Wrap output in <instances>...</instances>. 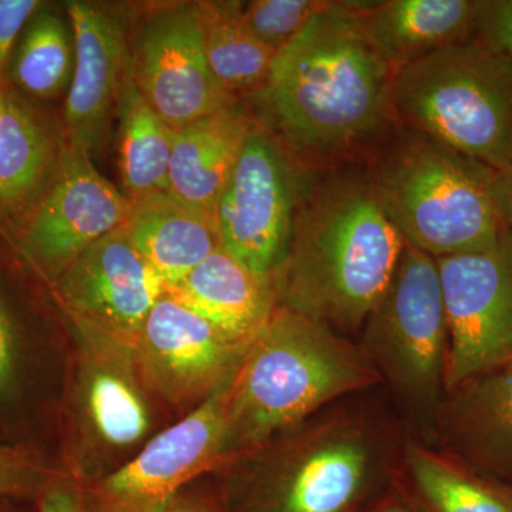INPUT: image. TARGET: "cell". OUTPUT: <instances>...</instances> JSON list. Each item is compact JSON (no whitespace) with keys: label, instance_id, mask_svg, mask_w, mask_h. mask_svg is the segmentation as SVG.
<instances>
[{"label":"cell","instance_id":"obj_36","mask_svg":"<svg viewBox=\"0 0 512 512\" xmlns=\"http://www.w3.org/2000/svg\"><path fill=\"white\" fill-rule=\"evenodd\" d=\"M3 89H5V87H3ZM3 89H0V113H2V90Z\"/></svg>","mask_w":512,"mask_h":512},{"label":"cell","instance_id":"obj_24","mask_svg":"<svg viewBox=\"0 0 512 512\" xmlns=\"http://www.w3.org/2000/svg\"><path fill=\"white\" fill-rule=\"evenodd\" d=\"M116 154L121 191L131 202L168 191L175 130L144 99L131 79L121 80L116 103Z\"/></svg>","mask_w":512,"mask_h":512},{"label":"cell","instance_id":"obj_4","mask_svg":"<svg viewBox=\"0 0 512 512\" xmlns=\"http://www.w3.org/2000/svg\"><path fill=\"white\" fill-rule=\"evenodd\" d=\"M402 443L376 410L332 404L242 457L255 512H352L399 467Z\"/></svg>","mask_w":512,"mask_h":512},{"label":"cell","instance_id":"obj_21","mask_svg":"<svg viewBox=\"0 0 512 512\" xmlns=\"http://www.w3.org/2000/svg\"><path fill=\"white\" fill-rule=\"evenodd\" d=\"M370 43L392 66L476 35L478 0L357 2Z\"/></svg>","mask_w":512,"mask_h":512},{"label":"cell","instance_id":"obj_15","mask_svg":"<svg viewBox=\"0 0 512 512\" xmlns=\"http://www.w3.org/2000/svg\"><path fill=\"white\" fill-rule=\"evenodd\" d=\"M63 5L72 23L76 66L60 123L67 144L94 161L106 151L116 119L133 6L97 0H67Z\"/></svg>","mask_w":512,"mask_h":512},{"label":"cell","instance_id":"obj_32","mask_svg":"<svg viewBox=\"0 0 512 512\" xmlns=\"http://www.w3.org/2000/svg\"><path fill=\"white\" fill-rule=\"evenodd\" d=\"M37 512H89L80 477L73 471L50 474L39 493Z\"/></svg>","mask_w":512,"mask_h":512},{"label":"cell","instance_id":"obj_3","mask_svg":"<svg viewBox=\"0 0 512 512\" xmlns=\"http://www.w3.org/2000/svg\"><path fill=\"white\" fill-rule=\"evenodd\" d=\"M380 383L357 343L318 320L276 306L229 383L224 466Z\"/></svg>","mask_w":512,"mask_h":512},{"label":"cell","instance_id":"obj_20","mask_svg":"<svg viewBox=\"0 0 512 512\" xmlns=\"http://www.w3.org/2000/svg\"><path fill=\"white\" fill-rule=\"evenodd\" d=\"M255 121L235 99L175 131L168 191L214 217Z\"/></svg>","mask_w":512,"mask_h":512},{"label":"cell","instance_id":"obj_11","mask_svg":"<svg viewBox=\"0 0 512 512\" xmlns=\"http://www.w3.org/2000/svg\"><path fill=\"white\" fill-rule=\"evenodd\" d=\"M446 308V390L512 359V231L483 251L436 259Z\"/></svg>","mask_w":512,"mask_h":512},{"label":"cell","instance_id":"obj_28","mask_svg":"<svg viewBox=\"0 0 512 512\" xmlns=\"http://www.w3.org/2000/svg\"><path fill=\"white\" fill-rule=\"evenodd\" d=\"M325 3L323 0H249L241 2V16L252 35L278 53L305 29Z\"/></svg>","mask_w":512,"mask_h":512},{"label":"cell","instance_id":"obj_18","mask_svg":"<svg viewBox=\"0 0 512 512\" xmlns=\"http://www.w3.org/2000/svg\"><path fill=\"white\" fill-rule=\"evenodd\" d=\"M66 137L45 106L8 86L0 113V237L13 244L55 180Z\"/></svg>","mask_w":512,"mask_h":512},{"label":"cell","instance_id":"obj_13","mask_svg":"<svg viewBox=\"0 0 512 512\" xmlns=\"http://www.w3.org/2000/svg\"><path fill=\"white\" fill-rule=\"evenodd\" d=\"M67 320L79 343L72 397L79 450L84 460L116 456L140 443L153 424L150 392L134 346L79 320Z\"/></svg>","mask_w":512,"mask_h":512},{"label":"cell","instance_id":"obj_6","mask_svg":"<svg viewBox=\"0 0 512 512\" xmlns=\"http://www.w3.org/2000/svg\"><path fill=\"white\" fill-rule=\"evenodd\" d=\"M404 241L434 259L490 248L505 227L493 170L414 131L370 178Z\"/></svg>","mask_w":512,"mask_h":512},{"label":"cell","instance_id":"obj_23","mask_svg":"<svg viewBox=\"0 0 512 512\" xmlns=\"http://www.w3.org/2000/svg\"><path fill=\"white\" fill-rule=\"evenodd\" d=\"M399 468L427 512H512V488L417 437L403 439Z\"/></svg>","mask_w":512,"mask_h":512},{"label":"cell","instance_id":"obj_2","mask_svg":"<svg viewBox=\"0 0 512 512\" xmlns=\"http://www.w3.org/2000/svg\"><path fill=\"white\" fill-rule=\"evenodd\" d=\"M404 241L370 178L333 175L311 183L299 205L278 305L348 338L360 333L392 282Z\"/></svg>","mask_w":512,"mask_h":512},{"label":"cell","instance_id":"obj_33","mask_svg":"<svg viewBox=\"0 0 512 512\" xmlns=\"http://www.w3.org/2000/svg\"><path fill=\"white\" fill-rule=\"evenodd\" d=\"M493 191L501 221L512 231V160L501 170L493 171Z\"/></svg>","mask_w":512,"mask_h":512},{"label":"cell","instance_id":"obj_8","mask_svg":"<svg viewBox=\"0 0 512 512\" xmlns=\"http://www.w3.org/2000/svg\"><path fill=\"white\" fill-rule=\"evenodd\" d=\"M311 183L284 144L255 121L215 207L221 248L256 274L274 278Z\"/></svg>","mask_w":512,"mask_h":512},{"label":"cell","instance_id":"obj_29","mask_svg":"<svg viewBox=\"0 0 512 512\" xmlns=\"http://www.w3.org/2000/svg\"><path fill=\"white\" fill-rule=\"evenodd\" d=\"M50 474L30 451L8 443L0 433V503L39 494Z\"/></svg>","mask_w":512,"mask_h":512},{"label":"cell","instance_id":"obj_12","mask_svg":"<svg viewBox=\"0 0 512 512\" xmlns=\"http://www.w3.org/2000/svg\"><path fill=\"white\" fill-rule=\"evenodd\" d=\"M232 377L133 460L100 478L87 491V503L97 512H163L183 485L224 466Z\"/></svg>","mask_w":512,"mask_h":512},{"label":"cell","instance_id":"obj_17","mask_svg":"<svg viewBox=\"0 0 512 512\" xmlns=\"http://www.w3.org/2000/svg\"><path fill=\"white\" fill-rule=\"evenodd\" d=\"M424 443L512 488V359L447 389Z\"/></svg>","mask_w":512,"mask_h":512},{"label":"cell","instance_id":"obj_31","mask_svg":"<svg viewBox=\"0 0 512 512\" xmlns=\"http://www.w3.org/2000/svg\"><path fill=\"white\" fill-rule=\"evenodd\" d=\"M43 0H0V89L8 87L10 57L26 23Z\"/></svg>","mask_w":512,"mask_h":512},{"label":"cell","instance_id":"obj_16","mask_svg":"<svg viewBox=\"0 0 512 512\" xmlns=\"http://www.w3.org/2000/svg\"><path fill=\"white\" fill-rule=\"evenodd\" d=\"M165 288L121 227L87 248L49 289L67 319L134 346Z\"/></svg>","mask_w":512,"mask_h":512},{"label":"cell","instance_id":"obj_7","mask_svg":"<svg viewBox=\"0 0 512 512\" xmlns=\"http://www.w3.org/2000/svg\"><path fill=\"white\" fill-rule=\"evenodd\" d=\"M359 335L357 345L396 397L414 437L429 440L446 394L450 348L433 256L406 242L389 288Z\"/></svg>","mask_w":512,"mask_h":512},{"label":"cell","instance_id":"obj_27","mask_svg":"<svg viewBox=\"0 0 512 512\" xmlns=\"http://www.w3.org/2000/svg\"><path fill=\"white\" fill-rule=\"evenodd\" d=\"M8 268L0 258V409L13 406L23 392L28 348L25 308Z\"/></svg>","mask_w":512,"mask_h":512},{"label":"cell","instance_id":"obj_5","mask_svg":"<svg viewBox=\"0 0 512 512\" xmlns=\"http://www.w3.org/2000/svg\"><path fill=\"white\" fill-rule=\"evenodd\" d=\"M393 110L417 133L490 170L512 160V62L476 37L399 67Z\"/></svg>","mask_w":512,"mask_h":512},{"label":"cell","instance_id":"obj_19","mask_svg":"<svg viewBox=\"0 0 512 512\" xmlns=\"http://www.w3.org/2000/svg\"><path fill=\"white\" fill-rule=\"evenodd\" d=\"M167 291L247 348L278 306L274 279L256 274L222 248Z\"/></svg>","mask_w":512,"mask_h":512},{"label":"cell","instance_id":"obj_34","mask_svg":"<svg viewBox=\"0 0 512 512\" xmlns=\"http://www.w3.org/2000/svg\"><path fill=\"white\" fill-rule=\"evenodd\" d=\"M163 512H215L212 508L192 501H173Z\"/></svg>","mask_w":512,"mask_h":512},{"label":"cell","instance_id":"obj_10","mask_svg":"<svg viewBox=\"0 0 512 512\" xmlns=\"http://www.w3.org/2000/svg\"><path fill=\"white\" fill-rule=\"evenodd\" d=\"M131 208L133 202L92 158L66 141L55 180L10 245L50 288L87 248L123 227Z\"/></svg>","mask_w":512,"mask_h":512},{"label":"cell","instance_id":"obj_30","mask_svg":"<svg viewBox=\"0 0 512 512\" xmlns=\"http://www.w3.org/2000/svg\"><path fill=\"white\" fill-rule=\"evenodd\" d=\"M474 37L512 62V0H478Z\"/></svg>","mask_w":512,"mask_h":512},{"label":"cell","instance_id":"obj_26","mask_svg":"<svg viewBox=\"0 0 512 512\" xmlns=\"http://www.w3.org/2000/svg\"><path fill=\"white\" fill-rule=\"evenodd\" d=\"M202 49L212 73L232 97L264 86L276 53L262 45L241 16L238 0H194Z\"/></svg>","mask_w":512,"mask_h":512},{"label":"cell","instance_id":"obj_35","mask_svg":"<svg viewBox=\"0 0 512 512\" xmlns=\"http://www.w3.org/2000/svg\"><path fill=\"white\" fill-rule=\"evenodd\" d=\"M375 512H413V511L409 510V508H407L406 505L399 504V503H392V504L383 505V507H380L379 510H376Z\"/></svg>","mask_w":512,"mask_h":512},{"label":"cell","instance_id":"obj_14","mask_svg":"<svg viewBox=\"0 0 512 512\" xmlns=\"http://www.w3.org/2000/svg\"><path fill=\"white\" fill-rule=\"evenodd\" d=\"M248 348L165 288L138 332L134 356L148 392L197 407L234 376Z\"/></svg>","mask_w":512,"mask_h":512},{"label":"cell","instance_id":"obj_1","mask_svg":"<svg viewBox=\"0 0 512 512\" xmlns=\"http://www.w3.org/2000/svg\"><path fill=\"white\" fill-rule=\"evenodd\" d=\"M392 66L370 43L357 2H326L276 53L264 86V126L285 147L332 157L375 136L393 110Z\"/></svg>","mask_w":512,"mask_h":512},{"label":"cell","instance_id":"obj_25","mask_svg":"<svg viewBox=\"0 0 512 512\" xmlns=\"http://www.w3.org/2000/svg\"><path fill=\"white\" fill-rule=\"evenodd\" d=\"M76 66L72 23L63 3L43 2L26 23L8 70L9 86L45 106L66 97Z\"/></svg>","mask_w":512,"mask_h":512},{"label":"cell","instance_id":"obj_9","mask_svg":"<svg viewBox=\"0 0 512 512\" xmlns=\"http://www.w3.org/2000/svg\"><path fill=\"white\" fill-rule=\"evenodd\" d=\"M128 70L144 99L175 131L235 100L207 62L194 2L133 6Z\"/></svg>","mask_w":512,"mask_h":512},{"label":"cell","instance_id":"obj_22","mask_svg":"<svg viewBox=\"0 0 512 512\" xmlns=\"http://www.w3.org/2000/svg\"><path fill=\"white\" fill-rule=\"evenodd\" d=\"M123 228L167 286L180 282L221 248L214 217L170 191L133 202Z\"/></svg>","mask_w":512,"mask_h":512}]
</instances>
